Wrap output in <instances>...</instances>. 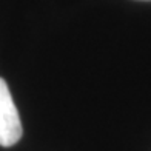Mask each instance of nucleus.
<instances>
[{
    "label": "nucleus",
    "instance_id": "nucleus-1",
    "mask_svg": "<svg viewBox=\"0 0 151 151\" xmlns=\"http://www.w3.org/2000/svg\"><path fill=\"white\" fill-rule=\"evenodd\" d=\"M22 122L6 82L0 77V145L12 147L22 137Z\"/></svg>",
    "mask_w": 151,
    "mask_h": 151
}]
</instances>
